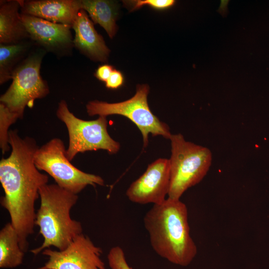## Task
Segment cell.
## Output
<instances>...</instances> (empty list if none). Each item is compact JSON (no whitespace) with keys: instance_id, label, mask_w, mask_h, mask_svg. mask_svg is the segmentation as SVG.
Instances as JSON below:
<instances>
[{"instance_id":"cell-1","label":"cell","mask_w":269,"mask_h":269,"mask_svg":"<svg viewBox=\"0 0 269 269\" xmlns=\"http://www.w3.org/2000/svg\"><path fill=\"white\" fill-rule=\"evenodd\" d=\"M8 138L11 153L0 161V182L4 193L0 204L8 212L20 246L25 252L28 238L35 226V204L39 198V189L48 184L49 177L34 164V154L38 146L33 138H22L16 130L9 131Z\"/></svg>"},{"instance_id":"cell-2","label":"cell","mask_w":269,"mask_h":269,"mask_svg":"<svg viewBox=\"0 0 269 269\" xmlns=\"http://www.w3.org/2000/svg\"><path fill=\"white\" fill-rule=\"evenodd\" d=\"M188 219L186 205L180 200L168 198L161 204L153 205L143 218L153 251L181 267L190 264L197 253Z\"/></svg>"},{"instance_id":"cell-3","label":"cell","mask_w":269,"mask_h":269,"mask_svg":"<svg viewBox=\"0 0 269 269\" xmlns=\"http://www.w3.org/2000/svg\"><path fill=\"white\" fill-rule=\"evenodd\" d=\"M39 194L40 205L36 212L35 225L39 227L44 240L41 246L30 251L34 255L52 246L62 251L83 233L81 223L70 215L78 200V194L56 184L41 186Z\"/></svg>"},{"instance_id":"cell-4","label":"cell","mask_w":269,"mask_h":269,"mask_svg":"<svg viewBox=\"0 0 269 269\" xmlns=\"http://www.w3.org/2000/svg\"><path fill=\"white\" fill-rule=\"evenodd\" d=\"M170 187L168 198L180 200L189 188L199 183L211 165L212 155L206 147L186 141L181 134L171 135Z\"/></svg>"},{"instance_id":"cell-5","label":"cell","mask_w":269,"mask_h":269,"mask_svg":"<svg viewBox=\"0 0 269 269\" xmlns=\"http://www.w3.org/2000/svg\"><path fill=\"white\" fill-rule=\"evenodd\" d=\"M47 52L35 46L14 70L12 82L0 96V103L22 119L26 107L32 108L36 99L45 98L49 92L47 82L40 75L43 57Z\"/></svg>"},{"instance_id":"cell-6","label":"cell","mask_w":269,"mask_h":269,"mask_svg":"<svg viewBox=\"0 0 269 269\" xmlns=\"http://www.w3.org/2000/svg\"><path fill=\"white\" fill-rule=\"evenodd\" d=\"M149 87L146 84L138 85L135 95L126 101L114 103L94 100L86 105L90 116L107 117L119 115L130 120L139 129L142 136L143 147L148 143V135H161L170 139L172 134L168 126L161 122L150 110L147 103Z\"/></svg>"},{"instance_id":"cell-7","label":"cell","mask_w":269,"mask_h":269,"mask_svg":"<svg viewBox=\"0 0 269 269\" xmlns=\"http://www.w3.org/2000/svg\"><path fill=\"white\" fill-rule=\"evenodd\" d=\"M56 116L67 129L69 144L66 155L70 161L79 153L88 151L103 149L112 154L120 150L119 142L112 138L108 133L106 117L99 116L91 121L79 119L70 111L64 100L58 103Z\"/></svg>"},{"instance_id":"cell-8","label":"cell","mask_w":269,"mask_h":269,"mask_svg":"<svg viewBox=\"0 0 269 269\" xmlns=\"http://www.w3.org/2000/svg\"><path fill=\"white\" fill-rule=\"evenodd\" d=\"M64 143L59 138H53L38 147L34 154L37 168L46 172L60 187L78 194L88 185L103 186L100 176L85 172L73 165L66 155Z\"/></svg>"},{"instance_id":"cell-9","label":"cell","mask_w":269,"mask_h":269,"mask_svg":"<svg viewBox=\"0 0 269 269\" xmlns=\"http://www.w3.org/2000/svg\"><path fill=\"white\" fill-rule=\"evenodd\" d=\"M102 253L101 248L82 233L62 251L44 250L42 253L48 260L37 269H106Z\"/></svg>"},{"instance_id":"cell-10","label":"cell","mask_w":269,"mask_h":269,"mask_svg":"<svg viewBox=\"0 0 269 269\" xmlns=\"http://www.w3.org/2000/svg\"><path fill=\"white\" fill-rule=\"evenodd\" d=\"M170 180L169 159L160 158L148 165L145 171L130 185L126 194L135 203L159 204L166 199Z\"/></svg>"},{"instance_id":"cell-11","label":"cell","mask_w":269,"mask_h":269,"mask_svg":"<svg viewBox=\"0 0 269 269\" xmlns=\"http://www.w3.org/2000/svg\"><path fill=\"white\" fill-rule=\"evenodd\" d=\"M22 21L34 46L58 57L69 56L74 48L72 27L21 13Z\"/></svg>"},{"instance_id":"cell-12","label":"cell","mask_w":269,"mask_h":269,"mask_svg":"<svg viewBox=\"0 0 269 269\" xmlns=\"http://www.w3.org/2000/svg\"><path fill=\"white\" fill-rule=\"evenodd\" d=\"M20 13L72 26L82 9L80 0H20Z\"/></svg>"},{"instance_id":"cell-13","label":"cell","mask_w":269,"mask_h":269,"mask_svg":"<svg viewBox=\"0 0 269 269\" xmlns=\"http://www.w3.org/2000/svg\"><path fill=\"white\" fill-rule=\"evenodd\" d=\"M87 12L80 10L72 25L74 31V47L95 61H107L110 50L99 34Z\"/></svg>"},{"instance_id":"cell-14","label":"cell","mask_w":269,"mask_h":269,"mask_svg":"<svg viewBox=\"0 0 269 269\" xmlns=\"http://www.w3.org/2000/svg\"><path fill=\"white\" fill-rule=\"evenodd\" d=\"M20 8V0H0V44H16L29 39Z\"/></svg>"},{"instance_id":"cell-15","label":"cell","mask_w":269,"mask_h":269,"mask_svg":"<svg viewBox=\"0 0 269 269\" xmlns=\"http://www.w3.org/2000/svg\"><path fill=\"white\" fill-rule=\"evenodd\" d=\"M81 8L89 14L93 23L99 24L113 38L117 30L116 21L118 6L113 0H80Z\"/></svg>"},{"instance_id":"cell-16","label":"cell","mask_w":269,"mask_h":269,"mask_svg":"<svg viewBox=\"0 0 269 269\" xmlns=\"http://www.w3.org/2000/svg\"><path fill=\"white\" fill-rule=\"evenodd\" d=\"M34 45L28 39L16 44H0V84L11 80L15 68L29 54Z\"/></svg>"},{"instance_id":"cell-17","label":"cell","mask_w":269,"mask_h":269,"mask_svg":"<svg viewBox=\"0 0 269 269\" xmlns=\"http://www.w3.org/2000/svg\"><path fill=\"white\" fill-rule=\"evenodd\" d=\"M24 255L18 234L9 222L0 231V268L11 269L20 266L22 264Z\"/></svg>"},{"instance_id":"cell-18","label":"cell","mask_w":269,"mask_h":269,"mask_svg":"<svg viewBox=\"0 0 269 269\" xmlns=\"http://www.w3.org/2000/svg\"><path fill=\"white\" fill-rule=\"evenodd\" d=\"M19 119L17 114L11 112L5 105L0 103V147L3 154L10 147L8 143L9 128Z\"/></svg>"},{"instance_id":"cell-19","label":"cell","mask_w":269,"mask_h":269,"mask_svg":"<svg viewBox=\"0 0 269 269\" xmlns=\"http://www.w3.org/2000/svg\"><path fill=\"white\" fill-rule=\"evenodd\" d=\"M123 3L131 11H132L145 5H148L158 9H166L172 6L175 4V1L173 0H124Z\"/></svg>"},{"instance_id":"cell-20","label":"cell","mask_w":269,"mask_h":269,"mask_svg":"<svg viewBox=\"0 0 269 269\" xmlns=\"http://www.w3.org/2000/svg\"><path fill=\"white\" fill-rule=\"evenodd\" d=\"M107 258L111 269H133L128 265L124 252L120 246L112 247L109 252Z\"/></svg>"},{"instance_id":"cell-21","label":"cell","mask_w":269,"mask_h":269,"mask_svg":"<svg viewBox=\"0 0 269 269\" xmlns=\"http://www.w3.org/2000/svg\"><path fill=\"white\" fill-rule=\"evenodd\" d=\"M124 82V78L122 73L114 69L105 82V85L108 89H117L123 85Z\"/></svg>"},{"instance_id":"cell-22","label":"cell","mask_w":269,"mask_h":269,"mask_svg":"<svg viewBox=\"0 0 269 269\" xmlns=\"http://www.w3.org/2000/svg\"><path fill=\"white\" fill-rule=\"evenodd\" d=\"M114 69L113 67L110 65H102L96 70L95 76L98 80L106 82Z\"/></svg>"}]
</instances>
